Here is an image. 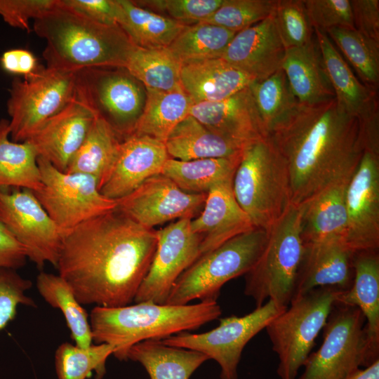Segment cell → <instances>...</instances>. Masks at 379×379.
Here are the masks:
<instances>
[{
	"instance_id": "cell-1",
	"label": "cell",
	"mask_w": 379,
	"mask_h": 379,
	"mask_svg": "<svg viewBox=\"0 0 379 379\" xmlns=\"http://www.w3.org/2000/svg\"><path fill=\"white\" fill-rule=\"evenodd\" d=\"M157 230L117 207L63 232L56 268L81 305L133 302L157 248Z\"/></svg>"
},
{
	"instance_id": "cell-2",
	"label": "cell",
	"mask_w": 379,
	"mask_h": 379,
	"mask_svg": "<svg viewBox=\"0 0 379 379\" xmlns=\"http://www.w3.org/2000/svg\"><path fill=\"white\" fill-rule=\"evenodd\" d=\"M267 136L287 166L296 206L331 186L347 183L364 152L358 119L335 98L298 103Z\"/></svg>"
},
{
	"instance_id": "cell-3",
	"label": "cell",
	"mask_w": 379,
	"mask_h": 379,
	"mask_svg": "<svg viewBox=\"0 0 379 379\" xmlns=\"http://www.w3.org/2000/svg\"><path fill=\"white\" fill-rule=\"evenodd\" d=\"M46 41L43 58L49 68L68 72L91 67H124L135 46L121 28L93 21L58 4L34 20Z\"/></svg>"
},
{
	"instance_id": "cell-4",
	"label": "cell",
	"mask_w": 379,
	"mask_h": 379,
	"mask_svg": "<svg viewBox=\"0 0 379 379\" xmlns=\"http://www.w3.org/2000/svg\"><path fill=\"white\" fill-rule=\"evenodd\" d=\"M220 314L217 302L182 305L142 302L117 307L95 306L89 321L93 341L112 345L114 356L126 360L128 350L140 342L196 330Z\"/></svg>"
},
{
	"instance_id": "cell-5",
	"label": "cell",
	"mask_w": 379,
	"mask_h": 379,
	"mask_svg": "<svg viewBox=\"0 0 379 379\" xmlns=\"http://www.w3.org/2000/svg\"><path fill=\"white\" fill-rule=\"evenodd\" d=\"M232 186L255 227L268 230L292 205L287 166L267 136L244 147Z\"/></svg>"
},
{
	"instance_id": "cell-6",
	"label": "cell",
	"mask_w": 379,
	"mask_h": 379,
	"mask_svg": "<svg viewBox=\"0 0 379 379\" xmlns=\"http://www.w3.org/2000/svg\"><path fill=\"white\" fill-rule=\"evenodd\" d=\"M267 237V230L255 227L201 255L177 279L165 304L217 302L225 283L253 268Z\"/></svg>"
},
{
	"instance_id": "cell-7",
	"label": "cell",
	"mask_w": 379,
	"mask_h": 379,
	"mask_svg": "<svg viewBox=\"0 0 379 379\" xmlns=\"http://www.w3.org/2000/svg\"><path fill=\"white\" fill-rule=\"evenodd\" d=\"M303 251L300 208L292 204L267 230L260 258L245 274L244 293L254 300L256 307L267 299L282 309L289 306Z\"/></svg>"
},
{
	"instance_id": "cell-8",
	"label": "cell",
	"mask_w": 379,
	"mask_h": 379,
	"mask_svg": "<svg viewBox=\"0 0 379 379\" xmlns=\"http://www.w3.org/2000/svg\"><path fill=\"white\" fill-rule=\"evenodd\" d=\"M342 291L320 287L293 300L265 329L279 357L280 379H296Z\"/></svg>"
},
{
	"instance_id": "cell-9",
	"label": "cell",
	"mask_w": 379,
	"mask_h": 379,
	"mask_svg": "<svg viewBox=\"0 0 379 379\" xmlns=\"http://www.w3.org/2000/svg\"><path fill=\"white\" fill-rule=\"evenodd\" d=\"M74 98L123 140L142 112L146 88L124 67L86 68L75 72Z\"/></svg>"
},
{
	"instance_id": "cell-10",
	"label": "cell",
	"mask_w": 379,
	"mask_h": 379,
	"mask_svg": "<svg viewBox=\"0 0 379 379\" xmlns=\"http://www.w3.org/2000/svg\"><path fill=\"white\" fill-rule=\"evenodd\" d=\"M365 324L358 307L335 302L323 328L321 345L309 355L296 379H346L360 366L371 365L375 361Z\"/></svg>"
},
{
	"instance_id": "cell-11",
	"label": "cell",
	"mask_w": 379,
	"mask_h": 379,
	"mask_svg": "<svg viewBox=\"0 0 379 379\" xmlns=\"http://www.w3.org/2000/svg\"><path fill=\"white\" fill-rule=\"evenodd\" d=\"M75 72L39 66L32 75L15 77L6 102L11 140H29L74 98Z\"/></svg>"
},
{
	"instance_id": "cell-12",
	"label": "cell",
	"mask_w": 379,
	"mask_h": 379,
	"mask_svg": "<svg viewBox=\"0 0 379 379\" xmlns=\"http://www.w3.org/2000/svg\"><path fill=\"white\" fill-rule=\"evenodd\" d=\"M42 187L34 192L49 216L62 231L117 207V201L103 196L95 179L79 173L60 171L37 157Z\"/></svg>"
},
{
	"instance_id": "cell-13",
	"label": "cell",
	"mask_w": 379,
	"mask_h": 379,
	"mask_svg": "<svg viewBox=\"0 0 379 379\" xmlns=\"http://www.w3.org/2000/svg\"><path fill=\"white\" fill-rule=\"evenodd\" d=\"M285 310L268 300L244 316L220 319L219 325L208 331L182 332L161 341L167 345L203 353L220 365L221 379H237V367L246 344Z\"/></svg>"
},
{
	"instance_id": "cell-14",
	"label": "cell",
	"mask_w": 379,
	"mask_h": 379,
	"mask_svg": "<svg viewBox=\"0 0 379 379\" xmlns=\"http://www.w3.org/2000/svg\"><path fill=\"white\" fill-rule=\"evenodd\" d=\"M0 220L25 247L39 269L56 267L63 232L43 208L33 191L0 189Z\"/></svg>"
},
{
	"instance_id": "cell-15",
	"label": "cell",
	"mask_w": 379,
	"mask_h": 379,
	"mask_svg": "<svg viewBox=\"0 0 379 379\" xmlns=\"http://www.w3.org/2000/svg\"><path fill=\"white\" fill-rule=\"evenodd\" d=\"M191 220H177L157 230L154 255L133 302L165 304L177 279L200 256L201 239L192 232Z\"/></svg>"
},
{
	"instance_id": "cell-16",
	"label": "cell",
	"mask_w": 379,
	"mask_h": 379,
	"mask_svg": "<svg viewBox=\"0 0 379 379\" xmlns=\"http://www.w3.org/2000/svg\"><path fill=\"white\" fill-rule=\"evenodd\" d=\"M346 244L354 252L379 248V152L364 149L345 190Z\"/></svg>"
},
{
	"instance_id": "cell-17",
	"label": "cell",
	"mask_w": 379,
	"mask_h": 379,
	"mask_svg": "<svg viewBox=\"0 0 379 379\" xmlns=\"http://www.w3.org/2000/svg\"><path fill=\"white\" fill-rule=\"evenodd\" d=\"M206 194L185 192L161 173L117 200V208L144 227L154 229L174 220L193 219L202 210Z\"/></svg>"
},
{
	"instance_id": "cell-18",
	"label": "cell",
	"mask_w": 379,
	"mask_h": 379,
	"mask_svg": "<svg viewBox=\"0 0 379 379\" xmlns=\"http://www.w3.org/2000/svg\"><path fill=\"white\" fill-rule=\"evenodd\" d=\"M169 158L164 142L132 134L121 142L114 166L100 192L108 199L119 200L149 178L161 174Z\"/></svg>"
},
{
	"instance_id": "cell-19",
	"label": "cell",
	"mask_w": 379,
	"mask_h": 379,
	"mask_svg": "<svg viewBox=\"0 0 379 379\" xmlns=\"http://www.w3.org/2000/svg\"><path fill=\"white\" fill-rule=\"evenodd\" d=\"M285 52L272 13L236 33L221 58L254 80H262L281 69Z\"/></svg>"
},
{
	"instance_id": "cell-20",
	"label": "cell",
	"mask_w": 379,
	"mask_h": 379,
	"mask_svg": "<svg viewBox=\"0 0 379 379\" xmlns=\"http://www.w3.org/2000/svg\"><path fill=\"white\" fill-rule=\"evenodd\" d=\"M190 115L215 133L244 147L267 137L248 86L220 101L193 104Z\"/></svg>"
},
{
	"instance_id": "cell-21",
	"label": "cell",
	"mask_w": 379,
	"mask_h": 379,
	"mask_svg": "<svg viewBox=\"0 0 379 379\" xmlns=\"http://www.w3.org/2000/svg\"><path fill=\"white\" fill-rule=\"evenodd\" d=\"M354 253L341 240L304 244L291 301L317 288L349 289L354 277Z\"/></svg>"
},
{
	"instance_id": "cell-22",
	"label": "cell",
	"mask_w": 379,
	"mask_h": 379,
	"mask_svg": "<svg viewBox=\"0 0 379 379\" xmlns=\"http://www.w3.org/2000/svg\"><path fill=\"white\" fill-rule=\"evenodd\" d=\"M232 183V180L225 181L211 187L199 215L191 220L192 232L201 239V255L255 228L237 203Z\"/></svg>"
},
{
	"instance_id": "cell-23",
	"label": "cell",
	"mask_w": 379,
	"mask_h": 379,
	"mask_svg": "<svg viewBox=\"0 0 379 379\" xmlns=\"http://www.w3.org/2000/svg\"><path fill=\"white\" fill-rule=\"evenodd\" d=\"M94 116L74 99L49 119L29 140L38 157L65 171L71 159L83 143Z\"/></svg>"
},
{
	"instance_id": "cell-24",
	"label": "cell",
	"mask_w": 379,
	"mask_h": 379,
	"mask_svg": "<svg viewBox=\"0 0 379 379\" xmlns=\"http://www.w3.org/2000/svg\"><path fill=\"white\" fill-rule=\"evenodd\" d=\"M314 30L338 106L356 117L359 124L379 114L378 92L367 88L354 75L324 31Z\"/></svg>"
},
{
	"instance_id": "cell-25",
	"label": "cell",
	"mask_w": 379,
	"mask_h": 379,
	"mask_svg": "<svg viewBox=\"0 0 379 379\" xmlns=\"http://www.w3.org/2000/svg\"><path fill=\"white\" fill-rule=\"evenodd\" d=\"M255 81L221 58L182 63L180 86L194 104L225 100Z\"/></svg>"
},
{
	"instance_id": "cell-26",
	"label": "cell",
	"mask_w": 379,
	"mask_h": 379,
	"mask_svg": "<svg viewBox=\"0 0 379 379\" xmlns=\"http://www.w3.org/2000/svg\"><path fill=\"white\" fill-rule=\"evenodd\" d=\"M354 277L350 288L341 291L336 302L355 306L365 320L371 356L379 359V254L378 250L355 252Z\"/></svg>"
},
{
	"instance_id": "cell-27",
	"label": "cell",
	"mask_w": 379,
	"mask_h": 379,
	"mask_svg": "<svg viewBox=\"0 0 379 379\" xmlns=\"http://www.w3.org/2000/svg\"><path fill=\"white\" fill-rule=\"evenodd\" d=\"M281 69L298 103L312 105L335 98L317 38L286 50Z\"/></svg>"
},
{
	"instance_id": "cell-28",
	"label": "cell",
	"mask_w": 379,
	"mask_h": 379,
	"mask_svg": "<svg viewBox=\"0 0 379 379\" xmlns=\"http://www.w3.org/2000/svg\"><path fill=\"white\" fill-rule=\"evenodd\" d=\"M347 183L331 186L298 205L300 208L303 244L332 240L346 243L347 215L345 196Z\"/></svg>"
},
{
	"instance_id": "cell-29",
	"label": "cell",
	"mask_w": 379,
	"mask_h": 379,
	"mask_svg": "<svg viewBox=\"0 0 379 379\" xmlns=\"http://www.w3.org/2000/svg\"><path fill=\"white\" fill-rule=\"evenodd\" d=\"M164 145L169 157L180 161L232 157L245 147L215 133L191 115L174 128Z\"/></svg>"
},
{
	"instance_id": "cell-30",
	"label": "cell",
	"mask_w": 379,
	"mask_h": 379,
	"mask_svg": "<svg viewBox=\"0 0 379 379\" xmlns=\"http://www.w3.org/2000/svg\"><path fill=\"white\" fill-rule=\"evenodd\" d=\"M128 359L141 364L150 379H189L209 359L195 350L148 340L133 345L126 354Z\"/></svg>"
},
{
	"instance_id": "cell-31",
	"label": "cell",
	"mask_w": 379,
	"mask_h": 379,
	"mask_svg": "<svg viewBox=\"0 0 379 379\" xmlns=\"http://www.w3.org/2000/svg\"><path fill=\"white\" fill-rule=\"evenodd\" d=\"M117 25L132 43L143 48H168L187 25L135 4L117 0Z\"/></svg>"
},
{
	"instance_id": "cell-32",
	"label": "cell",
	"mask_w": 379,
	"mask_h": 379,
	"mask_svg": "<svg viewBox=\"0 0 379 379\" xmlns=\"http://www.w3.org/2000/svg\"><path fill=\"white\" fill-rule=\"evenodd\" d=\"M193 102L181 86L169 91L146 88V100L133 134L162 142L190 115Z\"/></svg>"
},
{
	"instance_id": "cell-33",
	"label": "cell",
	"mask_w": 379,
	"mask_h": 379,
	"mask_svg": "<svg viewBox=\"0 0 379 379\" xmlns=\"http://www.w3.org/2000/svg\"><path fill=\"white\" fill-rule=\"evenodd\" d=\"M121 141L105 120L94 117L83 143L65 172L94 178L100 190L112 171Z\"/></svg>"
},
{
	"instance_id": "cell-34",
	"label": "cell",
	"mask_w": 379,
	"mask_h": 379,
	"mask_svg": "<svg viewBox=\"0 0 379 379\" xmlns=\"http://www.w3.org/2000/svg\"><path fill=\"white\" fill-rule=\"evenodd\" d=\"M9 121L0 120V189L22 188L34 192L42 187L38 154L29 142L9 138Z\"/></svg>"
},
{
	"instance_id": "cell-35",
	"label": "cell",
	"mask_w": 379,
	"mask_h": 379,
	"mask_svg": "<svg viewBox=\"0 0 379 379\" xmlns=\"http://www.w3.org/2000/svg\"><path fill=\"white\" fill-rule=\"evenodd\" d=\"M241 154L227 158L180 161L169 158L162 174L182 190L192 194H207L214 185L232 180Z\"/></svg>"
},
{
	"instance_id": "cell-36",
	"label": "cell",
	"mask_w": 379,
	"mask_h": 379,
	"mask_svg": "<svg viewBox=\"0 0 379 379\" xmlns=\"http://www.w3.org/2000/svg\"><path fill=\"white\" fill-rule=\"evenodd\" d=\"M36 284L44 300L62 312L75 345L82 348L92 345L88 314L68 283L59 274L41 272L36 277Z\"/></svg>"
},
{
	"instance_id": "cell-37",
	"label": "cell",
	"mask_w": 379,
	"mask_h": 379,
	"mask_svg": "<svg viewBox=\"0 0 379 379\" xmlns=\"http://www.w3.org/2000/svg\"><path fill=\"white\" fill-rule=\"evenodd\" d=\"M182 63L167 48L135 46L124 68L145 88L169 91L180 86Z\"/></svg>"
},
{
	"instance_id": "cell-38",
	"label": "cell",
	"mask_w": 379,
	"mask_h": 379,
	"mask_svg": "<svg viewBox=\"0 0 379 379\" xmlns=\"http://www.w3.org/2000/svg\"><path fill=\"white\" fill-rule=\"evenodd\" d=\"M235 32L208 22L187 25L167 48L181 62L221 58Z\"/></svg>"
},
{
	"instance_id": "cell-39",
	"label": "cell",
	"mask_w": 379,
	"mask_h": 379,
	"mask_svg": "<svg viewBox=\"0 0 379 379\" xmlns=\"http://www.w3.org/2000/svg\"><path fill=\"white\" fill-rule=\"evenodd\" d=\"M355 69L361 82L378 92L379 86V42L355 29L331 28L325 32Z\"/></svg>"
},
{
	"instance_id": "cell-40",
	"label": "cell",
	"mask_w": 379,
	"mask_h": 379,
	"mask_svg": "<svg viewBox=\"0 0 379 379\" xmlns=\"http://www.w3.org/2000/svg\"><path fill=\"white\" fill-rule=\"evenodd\" d=\"M266 135L298 105L282 69L248 86Z\"/></svg>"
},
{
	"instance_id": "cell-41",
	"label": "cell",
	"mask_w": 379,
	"mask_h": 379,
	"mask_svg": "<svg viewBox=\"0 0 379 379\" xmlns=\"http://www.w3.org/2000/svg\"><path fill=\"white\" fill-rule=\"evenodd\" d=\"M114 347L107 343L91 345L86 348L68 342L60 344L55 353V366L58 379H86L93 371L96 379L105 374V363Z\"/></svg>"
},
{
	"instance_id": "cell-42",
	"label": "cell",
	"mask_w": 379,
	"mask_h": 379,
	"mask_svg": "<svg viewBox=\"0 0 379 379\" xmlns=\"http://www.w3.org/2000/svg\"><path fill=\"white\" fill-rule=\"evenodd\" d=\"M276 2L277 0H223L211 16L200 22L214 24L237 33L270 15Z\"/></svg>"
},
{
	"instance_id": "cell-43",
	"label": "cell",
	"mask_w": 379,
	"mask_h": 379,
	"mask_svg": "<svg viewBox=\"0 0 379 379\" xmlns=\"http://www.w3.org/2000/svg\"><path fill=\"white\" fill-rule=\"evenodd\" d=\"M273 13L286 50L304 46L314 38L304 0H277Z\"/></svg>"
},
{
	"instance_id": "cell-44",
	"label": "cell",
	"mask_w": 379,
	"mask_h": 379,
	"mask_svg": "<svg viewBox=\"0 0 379 379\" xmlns=\"http://www.w3.org/2000/svg\"><path fill=\"white\" fill-rule=\"evenodd\" d=\"M32 286V281L15 270L0 267V331L15 319L18 305L36 307L34 300L25 294Z\"/></svg>"
},
{
	"instance_id": "cell-45",
	"label": "cell",
	"mask_w": 379,
	"mask_h": 379,
	"mask_svg": "<svg viewBox=\"0 0 379 379\" xmlns=\"http://www.w3.org/2000/svg\"><path fill=\"white\" fill-rule=\"evenodd\" d=\"M139 6L163 11L169 18L187 25L200 22L211 16L223 0L133 1Z\"/></svg>"
},
{
	"instance_id": "cell-46",
	"label": "cell",
	"mask_w": 379,
	"mask_h": 379,
	"mask_svg": "<svg viewBox=\"0 0 379 379\" xmlns=\"http://www.w3.org/2000/svg\"><path fill=\"white\" fill-rule=\"evenodd\" d=\"M304 4L314 29H354L350 0H304Z\"/></svg>"
},
{
	"instance_id": "cell-47",
	"label": "cell",
	"mask_w": 379,
	"mask_h": 379,
	"mask_svg": "<svg viewBox=\"0 0 379 379\" xmlns=\"http://www.w3.org/2000/svg\"><path fill=\"white\" fill-rule=\"evenodd\" d=\"M58 0H0V16L10 26L30 31L29 20L43 16Z\"/></svg>"
},
{
	"instance_id": "cell-48",
	"label": "cell",
	"mask_w": 379,
	"mask_h": 379,
	"mask_svg": "<svg viewBox=\"0 0 379 379\" xmlns=\"http://www.w3.org/2000/svg\"><path fill=\"white\" fill-rule=\"evenodd\" d=\"M59 4L97 22L117 25V0H59Z\"/></svg>"
},
{
	"instance_id": "cell-49",
	"label": "cell",
	"mask_w": 379,
	"mask_h": 379,
	"mask_svg": "<svg viewBox=\"0 0 379 379\" xmlns=\"http://www.w3.org/2000/svg\"><path fill=\"white\" fill-rule=\"evenodd\" d=\"M356 30L379 42V1L350 0Z\"/></svg>"
},
{
	"instance_id": "cell-50",
	"label": "cell",
	"mask_w": 379,
	"mask_h": 379,
	"mask_svg": "<svg viewBox=\"0 0 379 379\" xmlns=\"http://www.w3.org/2000/svg\"><path fill=\"white\" fill-rule=\"evenodd\" d=\"M0 65L5 72L23 78L32 75L40 66L35 55L25 48L5 51L0 58Z\"/></svg>"
},
{
	"instance_id": "cell-51",
	"label": "cell",
	"mask_w": 379,
	"mask_h": 379,
	"mask_svg": "<svg viewBox=\"0 0 379 379\" xmlns=\"http://www.w3.org/2000/svg\"><path fill=\"white\" fill-rule=\"evenodd\" d=\"M27 258L25 247L0 220V267L15 270L24 266Z\"/></svg>"
},
{
	"instance_id": "cell-52",
	"label": "cell",
	"mask_w": 379,
	"mask_h": 379,
	"mask_svg": "<svg viewBox=\"0 0 379 379\" xmlns=\"http://www.w3.org/2000/svg\"><path fill=\"white\" fill-rule=\"evenodd\" d=\"M346 379H379V359L364 369H357Z\"/></svg>"
}]
</instances>
